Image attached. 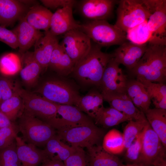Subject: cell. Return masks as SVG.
Instances as JSON below:
<instances>
[{
  "instance_id": "1",
  "label": "cell",
  "mask_w": 166,
  "mask_h": 166,
  "mask_svg": "<svg viewBox=\"0 0 166 166\" xmlns=\"http://www.w3.org/2000/svg\"><path fill=\"white\" fill-rule=\"evenodd\" d=\"M101 47L92 43L89 52L75 64L72 73L81 85L99 88L105 69L113 57L103 52Z\"/></svg>"
},
{
  "instance_id": "2",
  "label": "cell",
  "mask_w": 166,
  "mask_h": 166,
  "mask_svg": "<svg viewBox=\"0 0 166 166\" xmlns=\"http://www.w3.org/2000/svg\"><path fill=\"white\" fill-rule=\"evenodd\" d=\"M131 78L140 81L164 83L166 80V45L148 44L136 66L128 71Z\"/></svg>"
},
{
  "instance_id": "3",
  "label": "cell",
  "mask_w": 166,
  "mask_h": 166,
  "mask_svg": "<svg viewBox=\"0 0 166 166\" xmlns=\"http://www.w3.org/2000/svg\"><path fill=\"white\" fill-rule=\"evenodd\" d=\"M17 91L23 101V112L38 118L56 129L58 104L19 87Z\"/></svg>"
},
{
  "instance_id": "4",
  "label": "cell",
  "mask_w": 166,
  "mask_h": 166,
  "mask_svg": "<svg viewBox=\"0 0 166 166\" xmlns=\"http://www.w3.org/2000/svg\"><path fill=\"white\" fill-rule=\"evenodd\" d=\"M36 92L48 100L61 105H75L81 96L77 86L63 78L45 80Z\"/></svg>"
},
{
  "instance_id": "5",
  "label": "cell",
  "mask_w": 166,
  "mask_h": 166,
  "mask_svg": "<svg viewBox=\"0 0 166 166\" xmlns=\"http://www.w3.org/2000/svg\"><path fill=\"white\" fill-rule=\"evenodd\" d=\"M79 30L101 47L120 45L126 42V33L107 20H91L81 24Z\"/></svg>"
},
{
  "instance_id": "6",
  "label": "cell",
  "mask_w": 166,
  "mask_h": 166,
  "mask_svg": "<svg viewBox=\"0 0 166 166\" xmlns=\"http://www.w3.org/2000/svg\"><path fill=\"white\" fill-rule=\"evenodd\" d=\"M18 126L23 140L36 146H45L56 135V130L51 126L24 112L19 117Z\"/></svg>"
},
{
  "instance_id": "7",
  "label": "cell",
  "mask_w": 166,
  "mask_h": 166,
  "mask_svg": "<svg viewBox=\"0 0 166 166\" xmlns=\"http://www.w3.org/2000/svg\"><path fill=\"white\" fill-rule=\"evenodd\" d=\"M150 14L142 0H121L117 8V19L114 25L126 33L148 20Z\"/></svg>"
},
{
  "instance_id": "8",
  "label": "cell",
  "mask_w": 166,
  "mask_h": 166,
  "mask_svg": "<svg viewBox=\"0 0 166 166\" xmlns=\"http://www.w3.org/2000/svg\"><path fill=\"white\" fill-rule=\"evenodd\" d=\"M56 130V134L61 140L71 145L87 148L97 145L104 135L102 129L95 124L91 126L75 127Z\"/></svg>"
},
{
  "instance_id": "9",
  "label": "cell",
  "mask_w": 166,
  "mask_h": 166,
  "mask_svg": "<svg viewBox=\"0 0 166 166\" xmlns=\"http://www.w3.org/2000/svg\"><path fill=\"white\" fill-rule=\"evenodd\" d=\"M165 149L148 123L142 132V148L137 164L140 166H157L165 159Z\"/></svg>"
},
{
  "instance_id": "10",
  "label": "cell",
  "mask_w": 166,
  "mask_h": 166,
  "mask_svg": "<svg viewBox=\"0 0 166 166\" xmlns=\"http://www.w3.org/2000/svg\"><path fill=\"white\" fill-rule=\"evenodd\" d=\"M143 2L151 14L147 24L152 35L150 44L166 45V1L144 0Z\"/></svg>"
},
{
  "instance_id": "11",
  "label": "cell",
  "mask_w": 166,
  "mask_h": 166,
  "mask_svg": "<svg viewBox=\"0 0 166 166\" xmlns=\"http://www.w3.org/2000/svg\"><path fill=\"white\" fill-rule=\"evenodd\" d=\"M59 44L75 64L89 52L92 45L88 36L79 29L65 34Z\"/></svg>"
},
{
  "instance_id": "12",
  "label": "cell",
  "mask_w": 166,
  "mask_h": 166,
  "mask_svg": "<svg viewBox=\"0 0 166 166\" xmlns=\"http://www.w3.org/2000/svg\"><path fill=\"white\" fill-rule=\"evenodd\" d=\"M119 65L113 57L108 63L99 87L101 93H127L128 79Z\"/></svg>"
},
{
  "instance_id": "13",
  "label": "cell",
  "mask_w": 166,
  "mask_h": 166,
  "mask_svg": "<svg viewBox=\"0 0 166 166\" xmlns=\"http://www.w3.org/2000/svg\"><path fill=\"white\" fill-rule=\"evenodd\" d=\"M57 116L56 130L95 124L90 117L74 105L58 104Z\"/></svg>"
},
{
  "instance_id": "14",
  "label": "cell",
  "mask_w": 166,
  "mask_h": 166,
  "mask_svg": "<svg viewBox=\"0 0 166 166\" xmlns=\"http://www.w3.org/2000/svg\"><path fill=\"white\" fill-rule=\"evenodd\" d=\"M148 45H138L126 41L112 53L113 57L116 62L123 65L129 71L137 65L147 49Z\"/></svg>"
},
{
  "instance_id": "15",
  "label": "cell",
  "mask_w": 166,
  "mask_h": 166,
  "mask_svg": "<svg viewBox=\"0 0 166 166\" xmlns=\"http://www.w3.org/2000/svg\"><path fill=\"white\" fill-rule=\"evenodd\" d=\"M116 1L112 0H85L79 5L81 14L91 20H106L112 15Z\"/></svg>"
},
{
  "instance_id": "16",
  "label": "cell",
  "mask_w": 166,
  "mask_h": 166,
  "mask_svg": "<svg viewBox=\"0 0 166 166\" xmlns=\"http://www.w3.org/2000/svg\"><path fill=\"white\" fill-rule=\"evenodd\" d=\"M101 94L104 101L108 102L110 107L121 113L130 120L146 119L144 113L134 105L127 93Z\"/></svg>"
},
{
  "instance_id": "17",
  "label": "cell",
  "mask_w": 166,
  "mask_h": 166,
  "mask_svg": "<svg viewBox=\"0 0 166 166\" xmlns=\"http://www.w3.org/2000/svg\"><path fill=\"white\" fill-rule=\"evenodd\" d=\"M74 6H66L57 9L53 14L49 30L52 34L57 36L71 30L79 29L81 24L75 20L73 15Z\"/></svg>"
},
{
  "instance_id": "18",
  "label": "cell",
  "mask_w": 166,
  "mask_h": 166,
  "mask_svg": "<svg viewBox=\"0 0 166 166\" xmlns=\"http://www.w3.org/2000/svg\"><path fill=\"white\" fill-rule=\"evenodd\" d=\"M15 141L20 166H38L48 158L44 150L26 143L22 138L17 136Z\"/></svg>"
},
{
  "instance_id": "19",
  "label": "cell",
  "mask_w": 166,
  "mask_h": 166,
  "mask_svg": "<svg viewBox=\"0 0 166 166\" xmlns=\"http://www.w3.org/2000/svg\"><path fill=\"white\" fill-rule=\"evenodd\" d=\"M19 21L18 25L12 30L17 37L19 52L22 55L34 45L44 34L31 26L25 16Z\"/></svg>"
},
{
  "instance_id": "20",
  "label": "cell",
  "mask_w": 166,
  "mask_h": 166,
  "mask_svg": "<svg viewBox=\"0 0 166 166\" xmlns=\"http://www.w3.org/2000/svg\"><path fill=\"white\" fill-rule=\"evenodd\" d=\"M30 8L20 0H0V26L6 27L19 21Z\"/></svg>"
},
{
  "instance_id": "21",
  "label": "cell",
  "mask_w": 166,
  "mask_h": 166,
  "mask_svg": "<svg viewBox=\"0 0 166 166\" xmlns=\"http://www.w3.org/2000/svg\"><path fill=\"white\" fill-rule=\"evenodd\" d=\"M58 43L57 36L49 30L45 31L44 35L34 45L33 55L43 71L48 67L52 53Z\"/></svg>"
},
{
  "instance_id": "22",
  "label": "cell",
  "mask_w": 166,
  "mask_h": 166,
  "mask_svg": "<svg viewBox=\"0 0 166 166\" xmlns=\"http://www.w3.org/2000/svg\"><path fill=\"white\" fill-rule=\"evenodd\" d=\"M104 101L101 92L93 89L81 96L75 106L95 120L104 108Z\"/></svg>"
},
{
  "instance_id": "23",
  "label": "cell",
  "mask_w": 166,
  "mask_h": 166,
  "mask_svg": "<svg viewBox=\"0 0 166 166\" xmlns=\"http://www.w3.org/2000/svg\"><path fill=\"white\" fill-rule=\"evenodd\" d=\"M127 93L134 105L144 113L149 109L151 100L143 84L136 80L128 79L126 86Z\"/></svg>"
},
{
  "instance_id": "24",
  "label": "cell",
  "mask_w": 166,
  "mask_h": 166,
  "mask_svg": "<svg viewBox=\"0 0 166 166\" xmlns=\"http://www.w3.org/2000/svg\"><path fill=\"white\" fill-rule=\"evenodd\" d=\"M75 64L58 43L52 53L48 67L58 74L66 77L72 73Z\"/></svg>"
},
{
  "instance_id": "25",
  "label": "cell",
  "mask_w": 166,
  "mask_h": 166,
  "mask_svg": "<svg viewBox=\"0 0 166 166\" xmlns=\"http://www.w3.org/2000/svg\"><path fill=\"white\" fill-rule=\"evenodd\" d=\"M22 69L20 75L23 82L29 86L36 83L41 72L42 67L34 58L33 52L27 51L22 54Z\"/></svg>"
},
{
  "instance_id": "26",
  "label": "cell",
  "mask_w": 166,
  "mask_h": 166,
  "mask_svg": "<svg viewBox=\"0 0 166 166\" xmlns=\"http://www.w3.org/2000/svg\"><path fill=\"white\" fill-rule=\"evenodd\" d=\"M53 13L44 6L37 4L30 7L25 18L27 22L35 29L49 30Z\"/></svg>"
},
{
  "instance_id": "27",
  "label": "cell",
  "mask_w": 166,
  "mask_h": 166,
  "mask_svg": "<svg viewBox=\"0 0 166 166\" xmlns=\"http://www.w3.org/2000/svg\"><path fill=\"white\" fill-rule=\"evenodd\" d=\"M87 149L90 166H119L122 164L117 156L106 151L101 145H94Z\"/></svg>"
},
{
  "instance_id": "28",
  "label": "cell",
  "mask_w": 166,
  "mask_h": 166,
  "mask_svg": "<svg viewBox=\"0 0 166 166\" xmlns=\"http://www.w3.org/2000/svg\"><path fill=\"white\" fill-rule=\"evenodd\" d=\"M144 113L151 128L166 148V110L149 108Z\"/></svg>"
},
{
  "instance_id": "29",
  "label": "cell",
  "mask_w": 166,
  "mask_h": 166,
  "mask_svg": "<svg viewBox=\"0 0 166 166\" xmlns=\"http://www.w3.org/2000/svg\"><path fill=\"white\" fill-rule=\"evenodd\" d=\"M45 146L44 150L48 158L63 162L74 152L77 147L65 144L57 134L47 142Z\"/></svg>"
},
{
  "instance_id": "30",
  "label": "cell",
  "mask_w": 166,
  "mask_h": 166,
  "mask_svg": "<svg viewBox=\"0 0 166 166\" xmlns=\"http://www.w3.org/2000/svg\"><path fill=\"white\" fill-rule=\"evenodd\" d=\"M140 82L144 85L155 108L166 110V84L147 81Z\"/></svg>"
},
{
  "instance_id": "31",
  "label": "cell",
  "mask_w": 166,
  "mask_h": 166,
  "mask_svg": "<svg viewBox=\"0 0 166 166\" xmlns=\"http://www.w3.org/2000/svg\"><path fill=\"white\" fill-rule=\"evenodd\" d=\"M102 146L113 154L121 153L125 149L123 134L115 129L110 130L104 136Z\"/></svg>"
},
{
  "instance_id": "32",
  "label": "cell",
  "mask_w": 166,
  "mask_h": 166,
  "mask_svg": "<svg viewBox=\"0 0 166 166\" xmlns=\"http://www.w3.org/2000/svg\"><path fill=\"white\" fill-rule=\"evenodd\" d=\"M130 121V119L122 113L110 107H104L94 120L96 124L106 128L113 126Z\"/></svg>"
},
{
  "instance_id": "33",
  "label": "cell",
  "mask_w": 166,
  "mask_h": 166,
  "mask_svg": "<svg viewBox=\"0 0 166 166\" xmlns=\"http://www.w3.org/2000/svg\"><path fill=\"white\" fill-rule=\"evenodd\" d=\"M23 110V101L17 91L10 98L2 101L0 105V111L13 122L21 115Z\"/></svg>"
},
{
  "instance_id": "34",
  "label": "cell",
  "mask_w": 166,
  "mask_h": 166,
  "mask_svg": "<svg viewBox=\"0 0 166 166\" xmlns=\"http://www.w3.org/2000/svg\"><path fill=\"white\" fill-rule=\"evenodd\" d=\"M147 20L128 30L126 32L127 40L138 45L151 44L152 35L147 26Z\"/></svg>"
},
{
  "instance_id": "35",
  "label": "cell",
  "mask_w": 166,
  "mask_h": 166,
  "mask_svg": "<svg viewBox=\"0 0 166 166\" xmlns=\"http://www.w3.org/2000/svg\"><path fill=\"white\" fill-rule=\"evenodd\" d=\"M21 69V59L15 53H7L0 58V73L3 76L14 75L20 72Z\"/></svg>"
},
{
  "instance_id": "36",
  "label": "cell",
  "mask_w": 166,
  "mask_h": 166,
  "mask_svg": "<svg viewBox=\"0 0 166 166\" xmlns=\"http://www.w3.org/2000/svg\"><path fill=\"white\" fill-rule=\"evenodd\" d=\"M146 119L138 121L130 120L126 125L123 134L125 149L131 144L148 124Z\"/></svg>"
},
{
  "instance_id": "37",
  "label": "cell",
  "mask_w": 166,
  "mask_h": 166,
  "mask_svg": "<svg viewBox=\"0 0 166 166\" xmlns=\"http://www.w3.org/2000/svg\"><path fill=\"white\" fill-rule=\"evenodd\" d=\"M0 166H20L15 140L9 146L0 149Z\"/></svg>"
},
{
  "instance_id": "38",
  "label": "cell",
  "mask_w": 166,
  "mask_h": 166,
  "mask_svg": "<svg viewBox=\"0 0 166 166\" xmlns=\"http://www.w3.org/2000/svg\"><path fill=\"white\" fill-rule=\"evenodd\" d=\"M63 162L65 166H90L87 154L82 148L78 147Z\"/></svg>"
},
{
  "instance_id": "39",
  "label": "cell",
  "mask_w": 166,
  "mask_h": 166,
  "mask_svg": "<svg viewBox=\"0 0 166 166\" xmlns=\"http://www.w3.org/2000/svg\"><path fill=\"white\" fill-rule=\"evenodd\" d=\"M19 131L18 125L0 128V149L6 148L14 142Z\"/></svg>"
},
{
  "instance_id": "40",
  "label": "cell",
  "mask_w": 166,
  "mask_h": 166,
  "mask_svg": "<svg viewBox=\"0 0 166 166\" xmlns=\"http://www.w3.org/2000/svg\"><path fill=\"white\" fill-rule=\"evenodd\" d=\"M142 132L126 149L125 158L132 163L137 164L142 148Z\"/></svg>"
},
{
  "instance_id": "41",
  "label": "cell",
  "mask_w": 166,
  "mask_h": 166,
  "mask_svg": "<svg viewBox=\"0 0 166 166\" xmlns=\"http://www.w3.org/2000/svg\"><path fill=\"white\" fill-rule=\"evenodd\" d=\"M18 85L6 76L0 77V94L2 101L9 99L17 93Z\"/></svg>"
},
{
  "instance_id": "42",
  "label": "cell",
  "mask_w": 166,
  "mask_h": 166,
  "mask_svg": "<svg viewBox=\"0 0 166 166\" xmlns=\"http://www.w3.org/2000/svg\"><path fill=\"white\" fill-rule=\"evenodd\" d=\"M0 41L14 49L18 48L17 36L13 30L0 26Z\"/></svg>"
},
{
  "instance_id": "43",
  "label": "cell",
  "mask_w": 166,
  "mask_h": 166,
  "mask_svg": "<svg viewBox=\"0 0 166 166\" xmlns=\"http://www.w3.org/2000/svg\"><path fill=\"white\" fill-rule=\"evenodd\" d=\"M45 7L48 9H57L70 5H74L76 1L73 0H41Z\"/></svg>"
},
{
  "instance_id": "44",
  "label": "cell",
  "mask_w": 166,
  "mask_h": 166,
  "mask_svg": "<svg viewBox=\"0 0 166 166\" xmlns=\"http://www.w3.org/2000/svg\"><path fill=\"white\" fill-rule=\"evenodd\" d=\"M39 166H65L63 162L56 160L47 158Z\"/></svg>"
},
{
  "instance_id": "45",
  "label": "cell",
  "mask_w": 166,
  "mask_h": 166,
  "mask_svg": "<svg viewBox=\"0 0 166 166\" xmlns=\"http://www.w3.org/2000/svg\"><path fill=\"white\" fill-rule=\"evenodd\" d=\"M2 113L0 111V128L12 126L15 125Z\"/></svg>"
},
{
  "instance_id": "46",
  "label": "cell",
  "mask_w": 166,
  "mask_h": 166,
  "mask_svg": "<svg viewBox=\"0 0 166 166\" xmlns=\"http://www.w3.org/2000/svg\"><path fill=\"white\" fill-rule=\"evenodd\" d=\"M119 166H140L139 165L135 163H131L127 164H122Z\"/></svg>"
},
{
  "instance_id": "47",
  "label": "cell",
  "mask_w": 166,
  "mask_h": 166,
  "mask_svg": "<svg viewBox=\"0 0 166 166\" xmlns=\"http://www.w3.org/2000/svg\"><path fill=\"white\" fill-rule=\"evenodd\" d=\"M157 166H166V160H164L160 164Z\"/></svg>"
},
{
  "instance_id": "48",
  "label": "cell",
  "mask_w": 166,
  "mask_h": 166,
  "mask_svg": "<svg viewBox=\"0 0 166 166\" xmlns=\"http://www.w3.org/2000/svg\"><path fill=\"white\" fill-rule=\"evenodd\" d=\"M2 97L0 94V105L1 104V103L2 102Z\"/></svg>"
}]
</instances>
